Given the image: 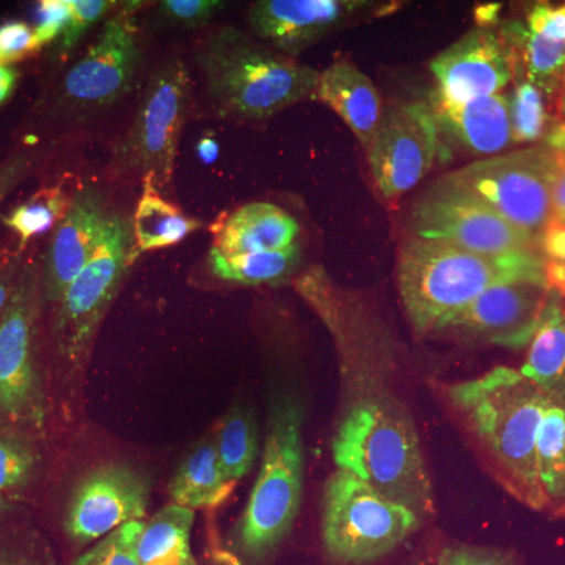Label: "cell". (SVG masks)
I'll return each instance as SVG.
<instances>
[{
    "label": "cell",
    "instance_id": "42",
    "mask_svg": "<svg viewBox=\"0 0 565 565\" xmlns=\"http://www.w3.org/2000/svg\"><path fill=\"white\" fill-rule=\"evenodd\" d=\"M552 222L565 225V154H561V152H555V174H553L552 184Z\"/></svg>",
    "mask_w": 565,
    "mask_h": 565
},
{
    "label": "cell",
    "instance_id": "20",
    "mask_svg": "<svg viewBox=\"0 0 565 565\" xmlns=\"http://www.w3.org/2000/svg\"><path fill=\"white\" fill-rule=\"evenodd\" d=\"M300 226L273 203L244 204L214 226L212 247L225 255L285 250L299 244Z\"/></svg>",
    "mask_w": 565,
    "mask_h": 565
},
{
    "label": "cell",
    "instance_id": "16",
    "mask_svg": "<svg viewBox=\"0 0 565 565\" xmlns=\"http://www.w3.org/2000/svg\"><path fill=\"white\" fill-rule=\"evenodd\" d=\"M515 52L503 35L473 29L430 62L438 103L462 104L500 95L512 79Z\"/></svg>",
    "mask_w": 565,
    "mask_h": 565
},
{
    "label": "cell",
    "instance_id": "18",
    "mask_svg": "<svg viewBox=\"0 0 565 565\" xmlns=\"http://www.w3.org/2000/svg\"><path fill=\"white\" fill-rule=\"evenodd\" d=\"M373 3L355 0H259L248 21L259 40L288 55L313 46Z\"/></svg>",
    "mask_w": 565,
    "mask_h": 565
},
{
    "label": "cell",
    "instance_id": "46",
    "mask_svg": "<svg viewBox=\"0 0 565 565\" xmlns=\"http://www.w3.org/2000/svg\"><path fill=\"white\" fill-rule=\"evenodd\" d=\"M196 151H199V158L202 159L204 163H214L217 161L218 145L212 136L203 137V139L200 140Z\"/></svg>",
    "mask_w": 565,
    "mask_h": 565
},
{
    "label": "cell",
    "instance_id": "30",
    "mask_svg": "<svg viewBox=\"0 0 565 565\" xmlns=\"http://www.w3.org/2000/svg\"><path fill=\"white\" fill-rule=\"evenodd\" d=\"M73 199L63 185L40 189L28 202L14 207L3 223L20 236V247H25L32 237L55 228L70 211Z\"/></svg>",
    "mask_w": 565,
    "mask_h": 565
},
{
    "label": "cell",
    "instance_id": "34",
    "mask_svg": "<svg viewBox=\"0 0 565 565\" xmlns=\"http://www.w3.org/2000/svg\"><path fill=\"white\" fill-rule=\"evenodd\" d=\"M71 20L66 25L65 32L58 39V51L66 54L73 51L93 25L98 24L103 18L115 9L117 2L110 0H70Z\"/></svg>",
    "mask_w": 565,
    "mask_h": 565
},
{
    "label": "cell",
    "instance_id": "14",
    "mask_svg": "<svg viewBox=\"0 0 565 565\" xmlns=\"http://www.w3.org/2000/svg\"><path fill=\"white\" fill-rule=\"evenodd\" d=\"M438 121L422 103L386 107L370 148L367 161L384 199H399L433 169L438 152Z\"/></svg>",
    "mask_w": 565,
    "mask_h": 565
},
{
    "label": "cell",
    "instance_id": "23",
    "mask_svg": "<svg viewBox=\"0 0 565 565\" xmlns=\"http://www.w3.org/2000/svg\"><path fill=\"white\" fill-rule=\"evenodd\" d=\"M559 297L552 291L520 371L546 396L565 404V307Z\"/></svg>",
    "mask_w": 565,
    "mask_h": 565
},
{
    "label": "cell",
    "instance_id": "40",
    "mask_svg": "<svg viewBox=\"0 0 565 565\" xmlns=\"http://www.w3.org/2000/svg\"><path fill=\"white\" fill-rule=\"evenodd\" d=\"M530 29L539 35L555 41H565V6L559 9L537 6L531 11Z\"/></svg>",
    "mask_w": 565,
    "mask_h": 565
},
{
    "label": "cell",
    "instance_id": "6",
    "mask_svg": "<svg viewBox=\"0 0 565 565\" xmlns=\"http://www.w3.org/2000/svg\"><path fill=\"white\" fill-rule=\"evenodd\" d=\"M419 516L362 479L338 470L323 493L322 541L341 564H366L388 555L416 527Z\"/></svg>",
    "mask_w": 565,
    "mask_h": 565
},
{
    "label": "cell",
    "instance_id": "9",
    "mask_svg": "<svg viewBox=\"0 0 565 565\" xmlns=\"http://www.w3.org/2000/svg\"><path fill=\"white\" fill-rule=\"evenodd\" d=\"M555 152L523 150L481 159L445 177L489 204L533 243L553 218L552 184Z\"/></svg>",
    "mask_w": 565,
    "mask_h": 565
},
{
    "label": "cell",
    "instance_id": "36",
    "mask_svg": "<svg viewBox=\"0 0 565 565\" xmlns=\"http://www.w3.org/2000/svg\"><path fill=\"white\" fill-rule=\"evenodd\" d=\"M39 51L35 32L28 22L13 20L0 25V65H13Z\"/></svg>",
    "mask_w": 565,
    "mask_h": 565
},
{
    "label": "cell",
    "instance_id": "47",
    "mask_svg": "<svg viewBox=\"0 0 565 565\" xmlns=\"http://www.w3.org/2000/svg\"><path fill=\"white\" fill-rule=\"evenodd\" d=\"M7 511V503L6 500H3V493H0V516L3 515V512Z\"/></svg>",
    "mask_w": 565,
    "mask_h": 565
},
{
    "label": "cell",
    "instance_id": "39",
    "mask_svg": "<svg viewBox=\"0 0 565 565\" xmlns=\"http://www.w3.org/2000/svg\"><path fill=\"white\" fill-rule=\"evenodd\" d=\"M0 565H52L50 552L35 542H0Z\"/></svg>",
    "mask_w": 565,
    "mask_h": 565
},
{
    "label": "cell",
    "instance_id": "29",
    "mask_svg": "<svg viewBox=\"0 0 565 565\" xmlns=\"http://www.w3.org/2000/svg\"><path fill=\"white\" fill-rule=\"evenodd\" d=\"M501 35L522 55L530 84L546 93L559 88L565 81V41L546 39L519 22L505 25Z\"/></svg>",
    "mask_w": 565,
    "mask_h": 565
},
{
    "label": "cell",
    "instance_id": "38",
    "mask_svg": "<svg viewBox=\"0 0 565 565\" xmlns=\"http://www.w3.org/2000/svg\"><path fill=\"white\" fill-rule=\"evenodd\" d=\"M438 565H516L511 556L476 546H448L438 557Z\"/></svg>",
    "mask_w": 565,
    "mask_h": 565
},
{
    "label": "cell",
    "instance_id": "21",
    "mask_svg": "<svg viewBox=\"0 0 565 565\" xmlns=\"http://www.w3.org/2000/svg\"><path fill=\"white\" fill-rule=\"evenodd\" d=\"M433 110L437 121L444 122L460 145L473 154H498L514 141L511 102L503 95L462 104L435 102Z\"/></svg>",
    "mask_w": 565,
    "mask_h": 565
},
{
    "label": "cell",
    "instance_id": "13",
    "mask_svg": "<svg viewBox=\"0 0 565 565\" xmlns=\"http://www.w3.org/2000/svg\"><path fill=\"white\" fill-rule=\"evenodd\" d=\"M151 481L131 465L107 462L82 476L71 492L65 533L77 546L96 544L126 523L147 516Z\"/></svg>",
    "mask_w": 565,
    "mask_h": 565
},
{
    "label": "cell",
    "instance_id": "12",
    "mask_svg": "<svg viewBox=\"0 0 565 565\" xmlns=\"http://www.w3.org/2000/svg\"><path fill=\"white\" fill-rule=\"evenodd\" d=\"M137 9L139 3L128 2L107 18L84 57L71 66L62 81L61 99L65 106L98 110L131 90L140 58Z\"/></svg>",
    "mask_w": 565,
    "mask_h": 565
},
{
    "label": "cell",
    "instance_id": "37",
    "mask_svg": "<svg viewBox=\"0 0 565 565\" xmlns=\"http://www.w3.org/2000/svg\"><path fill=\"white\" fill-rule=\"evenodd\" d=\"M70 20V0H43V2H40L39 24L33 29L39 50L61 39Z\"/></svg>",
    "mask_w": 565,
    "mask_h": 565
},
{
    "label": "cell",
    "instance_id": "22",
    "mask_svg": "<svg viewBox=\"0 0 565 565\" xmlns=\"http://www.w3.org/2000/svg\"><path fill=\"white\" fill-rule=\"evenodd\" d=\"M234 486L223 471L214 438H204L193 446L174 471L169 494L172 504L195 511L225 503Z\"/></svg>",
    "mask_w": 565,
    "mask_h": 565
},
{
    "label": "cell",
    "instance_id": "44",
    "mask_svg": "<svg viewBox=\"0 0 565 565\" xmlns=\"http://www.w3.org/2000/svg\"><path fill=\"white\" fill-rule=\"evenodd\" d=\"M544 270L550 289L557 296H565V259L563 262H545Z\"/></svg>",
    "mask_w": 565,
    "mask_h": 565
},
{
    "label": "cell",
    "instance_id": "19",
    "mask_svg": "<svg viewBox=\"0 0 565 565\" xmlns=\"http://www.w3.org/2000/svg\"><path fill=\"white\" fill-rule=\"evenodd\" d=\"M315 99L327 104L355 134L364 150L370 148L384 107L373 81L348 61L332 63L319 76Z\"/></svg>",
    "mask_w": 565,
    "mask_h": 565
},
{
    "label": "cell",
    "instance_id": "10",
    "mask_svg": "<svg viewBox=\"0 0 565 565\" xmlns=\"http://www.w3.org/2000/svg\"><path fill=\"white\" fill-rule=\"evenodd\" d=\"M191 106V76L173 58L151 77L128 136L118 147V161L134 173L152 174L158 185L172 182L182 128Z\"/></svg>",
    "mask_w": 565,
    "mask_h": 565
},
{
    "label": "cell",
    "instance_id": "3",
    "mask_svg": "<svg viewBox=\"0 0 565 565\" xmlns=\"http://www.w3.org/2000/svg\"><path fill=\"white\" fill-rule=\"evenodd\" d=\"M545 280L544 262L533 250L487 258L444 241L412 237L397 259V288L418 333L444 330L482 292L498 282Z\"/></svg>",
    "mask_w": 565,
    "mask_h": 565
},
{
    "label": "cell",
    "instance_id": "1",
    "mask_svg": "<svg viewBox=\"0 0 565 565\" xmlns=\"http://www.w3.org/2000/svg\"><path fill=\"white\" fill-rule=\"evenodd\" d=\"M448 397L481 441L501 484L527 508L545 511L535 445L552 397L508 366L449 386Z\"/></svg>",
    "mask_w": 565,
    "mask_h": 565
},
{
    "label": "cell",
    "instance_id": "17",
    "mask_svg": "<svg viewBox=\"0 0 565 565\" xmlns=\"http://www.w3.org/2000/svg\"><path fill=\"white\" fill-rule=\"evenodd\" d=\"M111 212L98 189L88 185L74 195L70 211L55 226L40 274L44 299L58 303L74 278L93 258Z\"/></svg>",
    "mask_w": 565,
    "mask_h": 565
},
{
    "label": "cell",
    "instance_id": "32",
    "mask_svg": "<svg viewBox=\"0 0 565 565\" xmlns=\"http://www.w3.org/2000/svg\"><path fill=\"white\" fill-rule=\"evenodd\" d=\"M143 525L145 520L126 523L77 556L73 565H140L137 542Z\"/></svg>",
    "mask_w": 565,
    "mask_h": 565
},
{
    "label": "cell",
    "instance_id": "41",
    "mask_svg": "<svg viewBox=\"0 0 565 565\" xmlns=\"http://www.w3.org/2000/svg\"><path fill=\"white\" fill-rule=\"evenodd\" d=\"M33 158L35 156L22 152V154L7 159L0 166V202L6 199L7 193L13 191L17 184H20V181L24 180L28 173L31 172Z\"/></svg>",
    "mask_w": 565,
    "mask_h": 565
},
{
    "label": "cell",
    "instance_id": "35",
    "mask_svg": "<svg viewBox=\"0 0 565 565\" xmlns=\"http://www.w3.org/2000/svg\"><path fill=\"white\" fill-rule=\"evenodd\" d=\"M225 7V2L218 0H163L158 11L161 20L169 24L196 29L211 22Z\"/></svg>",
    "mask_w": 565,
    "mask_h": 565
},
{
    "label": "cell",
    "instance_id": "25",
    "mask_svg": "<svg viewBox=\"0 0 565 565\" xmlns=\"http://www.w3.org/2000/svg\"><path fill=\"white\" fill-rule=\"evenodd\" d=\"M193 522L195 511L172 503L145 520L137 542L140 565H199L191 545Z\"/></svg>",
    "mask_w": 565,
    "mask_h": 565
},
{
    "label": "cell",
    "instance_id": "4",
    "mask_svg": "<svg viewBox=\"0 0 565 565\" xmlns=\"http://www.w3.org/2000/svg\"><path fill=\"white\" fill-rule=\"evenodd\" d=\"M196 63L212 107L233 120H264L313 98L321 76L234 28L207 35Z\"/></svg>",
    "mask_w": 565,
    "mask_h": 565
},
{
    "label": "cell",
    "instance_id": "31",
    "mask_svg": "<svg viewBox=\"0 0 565 565\" xmlns=\"http://www.w3.org/2000/svg\"><path fill=\"white\" fill-rule=\"evenodd\" d=\"M39 465V451L28 434L0 427V493L31 484Z\"/></svg>",
    "mask_w": 565,
    "mask_h": 565
},
{
    "label": "cell",
    "instance_id": "24",
    "mask_svg": "<svg viewBox=\"0 0 565 565\" xmlns=\"http://www.w3.org/2000/svg\"><path fill=\"white\" fill-rule=\"evenodd\" d=\"M202 226L199 218L189 217L169 200L163 199L154 177L145 174L143 191L132 222L136 256L173 247Z\"/></svg>",
    "mask_w": 565,
    "mask_h": 565
},
{
    "label": "cell",
    "instance_id": "5",
    "mask_svg": "<svg viewBox=\"0 0 565 565\" xmlns=\"http://www.w3.org/2000/svg\"><path fill=\"white\" fill-rule=\"evenodd\" d=\"M303 408L289 393L278 394L267 416L262 470L237 526V546L259 563L291 533L302 504Z\"/></svg>",
    "mask_w": 565,
    "mask_h": 565
},
{
    "label": "cell",
    "instance_id": "28",
    "mask_svg": "<svg viewBox=\"0 0 565 565\" xmlns=\"http://www.w3.org/2000/svg\"><path fill=\"white\" fill-rule=\"evenodd\" d=\"M226 478L236 484L255 465L259 449L258 422L247 405L236 403L225 415L214 437Z\"/></svg>",
    "mask_w": 565,
    "mask_h": 565
},
{
    "label": "cell",
    "instance_id": "26",
    "mask_svg": "<svg viewBox=\"0 0 565 565\" xmlns=\"http://www.w3.org/2000/svg\"><path fill=\"white\" fill-rule=\"evenodd\" d=\"M207 269L215 278L236 285L262 286L288 280L302 263L300 244L285 250L225 255L211 247Z\"/></svg>",
    "mask_w": 565,
    "mask_h": 565
},
{
    "label": "cell",
    "instance_id": "11",
    "mask_svg": "<svg viewBox=\"0 0 565 565\" xmlns=\"http://www.w3.org/2000/svg\"><path fill=\"white\" fill-rule=\"evenodd\" d=\"M412 225L416 237L444 241L487 258L531 252L535 244L489 204L446 178L416 204Z\"/></svg>",
    "mask_w": 565,
    "mask_h": 565
},
{
    "label": "cell",
    "instance_id": "15",
    "mask_svg": "<svg viewBox=\"0 0 565 565\" xmlns=\"http://www.w3.org/2000/svg\"><path fill=\"white\" fill-rule=\"evenodd\" d=\"M550 296L552 289L546 280L519 278L498 282L446 323L444 330L522 349L533 340Z\"/></svg>",
    "mask_w": 565,
    "mask_h": 565
},
{
    "label": "cell",
    "instance_id": "33",
    "mask_svg": "<svg viewBox=\"0 0 565 565\" xmlns=\"http://www.w3.org/2000/svg\"><path fill=\"white\" fill-rule=\"evenodd\" d=\"M511 122L514 141H534L544 132V102L539 88L530 82L516 87L511 102Z\"/></svg>",
    "mask_w": 565,
    "mask_h": 565
},
{
    "label": "cell",
    "instance_id": "2",
    "mask_svg": "<svg viewBox=\"0 0 565 565\" xmlns=\"http://www.w3.org/2000/svg\"><path fill=\"white\" fill-rule=\"evenodd\" d=\"M333 459L338 470L419 519L433 512V487L414 422L390 394H367L352 403L334 434Z\"/></svg>",
    "mask_w": 565,
    "mask_h": 565
},
{
    "label": "cell",
    "instance_id": "45",
    "mask_svg": "<svg viewBox=\"0 0 565 565\" xmlns=\"http://www.w3.org/2000/svg\"><path fill=\"white\" fill-rule=\"evenodd\" d=\"M18 79H20V73L14 65H0V107L13 95Z\"/></svg>",
    "mask_w": 565,
    "mask_h": 565
},
{
    "label": "cell",
    "instance_id": "8",
    "mask_svg": "<svg viewBox=\"0 0 565 565\" xmlns=\"http://www.w3.org/2000/svg\"><path fill=\"white\" fill-rule=\"evenodd\" d=\"M132 225L111 214L98 250L55 305V338L66 363H84L104 316L136 259Z\"/></svg>",
    "mask_w": 565,
    "mask_h": 565
},
{
    "label": "cell",
    "instance_id": "43",
    "mask_svg": "<svg viewBox=\"0 0 565 565\" xmlns=\"http://www.w3.org/2000/svg\"><path fill=\"white\" fill-rule=\"evenodd\" d=\"M20 274L21 267L18 264V259H10L0 269V321H2L3 313H6L7 305L10 302L11 294H13Z\"/></svg>",
    "mask_w": 565,
    "mask_h": 565
},
{
    "label": "cell",
    "instance_id": "27",
    "mask_svg": "<svg viewBox=\"0 0 565 565\" xmlns=\"http://www.w3.org/2000/svg\"><path fill=\"white\" fill-rule=\"evenodd\" d=\"M535 467L545 511L565 512V404L550 401L537 445Z\"/></svg>",
    "mask_w": 565,
    "mask_h": 565
},
{
    "label": "cell",
    "instance_id": "7",
    "mask_svg": "<svg viewBox=\"0 0 565 565\" xmlns=\"http://www.w3.org/2000/svg\"><path fill=\"white\" fill-rule=\"evenodd\" d=\"M39 270L22 267L0 321V427L39 433L46 396L39 366Z\"/></svg>",
    "mask_w": 565,
    "mask_h": 565
}]
</instances>
